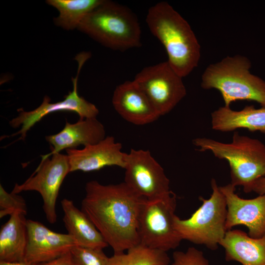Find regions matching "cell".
Here are the masks:
<instances>
[{
  "instance_id": "44dd1931",
  "label": "cell",
  "mask_w": 265,
  "mask_h": 265,
  "mask_svg": "<svg viewBox=\"0 0 265 265\" xmlns=\"http://www.w3.org/2000/svg\"><path fill=\"white\" fill-rule=\"evenodd\" d=\"M103 0H48L59 15L53 18L55 25L67 30L78 28L83 18L97 7Z\"/></svg>"
},
{
  "instance_id": "cb8c5ba5",
  "label": "cell",
  "mask_w": 265,
  "mask_h": 265,
  "mask_svg": "<svg viewBox=\"0 0 265 265\" xmlns=\"http://www.w3.org/2000/svg\"><path fill=\"white\" fill-rule=\"evenodd\" d=\"M0 218L18 212L26 215L27 206L25 200L18 194L8 193L0 185Z\"/></svg>"
},
{
  "instance_id": "4fadbf2b",
  "label": "cell",
  "mask_w": 265,
  "mask_h": 265,
  "mask_svg": "<svg viewBox=\"0 0 265 265\" xmlns=\"http://www.w3.org/2000/svg\"><path fill=\"white\" fill-rule=\"evenodd\" d=\"M27 230L24 260L30 263L38 264L54 260L77 245L69 234L53 231L37 221L27 219Z\"/></svg>"
},
{
  "instance_id": "e0dca14e",
  "label": "cell",
  "mask_w": 265,
  "mask_h": 265,
  "mask_svg": "<svg viewBox=\"0 0 265 265\" xmlns=\"http://www.w3.org/2000/svg\"><path fill=\"white\" fill-rule=\"evenodd\" d=\"M227 261H237L241 265H265V234L252 238L244 231H227L220 243Z\"/></svg>"
},
{
  "instance_id": "d6986e66",
  "label": "cell",
  "mask_w": 265,
  "mask_h": 265,
  "mask_svg": "<svg viewBox=\"0 0 265 265\" xmlns=\"http://www.w3.org/2000/svg\"><path fill=\"white\" fill-rule=\"evenodd\" d=\"M61 205L68 234L74 239L78 246L101 249L108 246L87 215L77 208L72 200L64 198L61 201Z\"/></svg>"
},
{
  "instance_id": "ffe728a7",
  "label": "cell",
  "mask_w": 265,
  "mask_h": 265,
  "mask_svg": "<svg viewBox=\"0 0 265 265\" xmlns=\"http://www.w3.org/2000/svg\"><path fill=\"white\" fill-rule=\"evenodd\" d=\"M26 214L16 212L0 230V261H24L27 242V220Z\"/></svg>"
},
{
  "instance_id": "6da1fadb",
  "label": "cell",
  "mask_w": 265,
  "mask_h": 265,
  "mask_svg": "<svg viewBox=\"0 0 265 265\" xmlns=\"http://www.w3.org/2000/svg\"><path fill=\"white\" fill-rule=\"evenodd\" d=\"M81 210L102 234L114 253L139 244L138 220L146 198L124 182L104 185L97 181L86 184Z\"/></svg>"
},
{
  "instance_id": "30bf717a",
  "label": "cell",
  "mask_w": 265,
  "mask_h": 265,
  "mask_svg": "<svg viewBox=\"0 0 265 265\" xmlns=\"http://www.w3.org/2000/svg\"><path fill=\"white\" fill-rule=\"evenodd\" d=\"M41 159L34 173L23 184H16L12 191L18 194L25 191H36L42 196L43 209L47 221L52 224L57 220L55 210L59 189L70 172L67 155L60 153Z\"/></svg>"
},
{
  "instance_id": "5bb4252c",
  "label": "cell",
  "mask_w": 265,
  "mask_h": 265,
  "mask_svg": "<svg viewBox=\"0 0 265 265\" xmlns=\"http://www.w3.org/2000/svg\"><path fill=\"white\" fill-rule=\"evenodd\" d=\"M122 144L112 136H107L99 142L84 146L82 149L66 150L70 172L97 171L106 166H116L124 169L126 153Z\"/></svg>"
},
{
  "instance_id": "8992f818",
  "label": "cell",
  "mask_w": 265,
  "mask_h": 265,
  "mask_svg": "<svg viewBox=\"0 0 265 265\" xmlns=\"http://www.w3.org/2000/svg\"><path fill=\"white\" fill-rule=\"evenodd\" d=\"M211 185L210 197H199L202 202L200 207L188 218L182 219L176 215L174 223L182 240L215 250L227 232V211L225 198L214 179L211 180Z\"/></svg>"
},
{
  "instance_id": "52a82bcc",
  "label": "cell",
  "mask_w": 265,
  "mask_h": 265,
  "mask_svg": "<svg viewBox=\"0 0 265 265\" xmlns=\"http://www.w3.org/2000/svg\"><path fill=\"white\" fill-rule=\"evenodd\" d=\"M176 205V195L172 191L161 197L145 200L138 220L140 244L166 252L180 245L182 239L174 223Z\"/></svg>"
},
{
  "instance_id": "7c38bea8",
  "label": "cell",
  "mask_w": 265,
  "mask_h": 265,
  "mask_svg": "<svg viewBox=\"0 0 265 265\" xmlns=\"http://www.w3.org/2000/svg\"><path fill=\"white\" fill-rule=\"evenodd\" d=\"M227 205L226 228L244 225L248 229V235L259 238L265 234V194L252 199L240 197L236 187L231 183L219 186Z\"/></svg>"
},
{
  "instance_id": "484cf974",
  "label": "cell",
  "mask_w": 265,
  "mask_h": 265,
  "mask_svg": "<svg viewBox=\"0 0 265 265\" xmlns=\"http://www.w3.org/2000/svg\"><path fill=\"white\" fill-rule=\"evenodd\" d=\"M36 265H76L71 252H69L54 260L36 264Z\"/></svg>"
},
{
  "instance_id": "ba28073f",
  "label": "cell",
  "mask_w": 265,
  "mask_h": 265,
  "mask_svg": "<svg viewBox=\"0 0 265 265\" xmlns=\"http://www.w3.org/2000/svg\"><path fill=\"white\" fill-rule=\"evenodd\" d=\"M182 78L166 61L143 68L133 81L162 116L171 111L186 96Z\"/></svg>"
},
{
  "instance_id": "5b68a950",
  "label": "cell",
  "mask_w": 265,
  "mask_h": 265,
  "mask_svg": "<svg viewBox=\"0 0 265 265\" xmlns=\"http://www.w3.org/2000/svg\"><path fill=\"white\" fill-rule=\"evenodd\" d=\"M77 28L112 50L125 51L141 45V28L136 15L127 7L111 1L103 0Z\"/></svg>"
},
{
  "instance_id": "9a60e30c",
  "label": "cell",
  "mask_w": 265,
  "mask_h": 265,
  "mask_svg": "<svg viewBox=\"0 0 265 265\" xmlns=\"http://www.w3.org/2000/svg\"><path fill=\"white\" fill-rule=\"evenodd\" d=\"M112 105L125 120L136 125H144L161 116L146 94L133 81H126L115 89Z\"/></svg>"
},
{
  "instance_id": "83f0119b",
  "label": "cell",
  "mask_w": 265,
  "mask_h": 265,
  "mask_svg": "<svg viewBox=\"0 0 265 265\" xmlns=\"http://www.w3.org/2000/svg\"><path fill=\"white\" fill-rule=\"evenodd\" d=\"M0 265H36V264L30 263L24 260L12 262L0 261Z\"/></svg>"
},
{
  "instance_id": "603a6c76",
  "label": "cell",
  "mask_w": 265,
  "mask_h": 265,
  "mask_svg": "<svg viewBox=\"0 0 265 265\" xmlns=\"http://www.w3.org/2000/svg\"><path fill=\"white\" fill-rule=\"evenodd\" d=\"M103 249L74 246L70 251L76 265H108Z\"/></svg>"
},
{
  "instance_id": "2e32d148",
  "label": "cell",
  "mask_w": 265,
  "mask_h": 265,
  "mask_svg": "<svg viewBox=\"0 0 265 265\" xmlns=\"http://www.w3.org/2000/svg\"><path fill=\"white\" fill-rule=\"evenodd\" d=\"M106 137L105 127L97 118L79 119L75 123L66 120L61 131L45 136L46 140L50 145L51 152L42 156V159L60 153L63 150L96 144Z\"/></svg>"
},
{
  "instance_id": "d4e9b609",
  "label": "cell",
  "mask_w": 265,
  "mask_h": 265,
  "mask_svg": "<svg viewBox=\"0 0 265 265\" xmlns=\"http://www.w3.org/2000/svg\"><path fill=\"white\" fill-rule=\"evenodd\" d=\"M171 265H211L202 251L190 247L185 251H176L173 253Z\"/></svg>"
},
{
  "instance_id": "7402d4cb",
  "label": "cell",
  "mask_w": 265,
  "mask_h": 265,
  "mask_svg": "<svg viewBox=\"0 0 265 265\" xmlns=\"http://www.w3.org/2000/svg\"><path fill=\"white\" fill-rule=\"evenodd\" d=\"M127 251L114 253L109 257L108 265H169L170 263L167 252L140 244Z\"/></svg>"
},
{
  "instance_id": "ac0fdd59",
  "label": "cell",
  "mask_w": 265,
  "mask_h": 265,
  "mask_svg": "<svg viewBox=\"0 0 265 265\" xmlns=\"http://www.w3.org/2000/svg\"><path fill=\"white\" fill-rule=\"evenodd\" d=\"M211 124L212 130L221 132L245 129L265 133V107L246 106L234 110L224 106L211 113Z\"/></svg>"
},
{
  "instance_id": "277c9868",
  "label": "cell",
  "mask_w": 265,
  "mask_h": 265,
  "mask_svg": "<svg viewBox=\"0 0 265 265\" xmlns=\"http://www.w3.org/2000/svg\"><path fill=\"white\" fill-rule=\"evenodd\" d=\"M200 152L210 151L217 158L226 160L230 169L231 184L251 192L253 184L265 177V145L259 139L234 132L232 141L224 143L207 137L192 140Z\"/></svg>"
},
{
  "instance_id": "9c48e42d",
  "label": "cell",
  "mask_w": 265,
  "mask_h": 265,
  "mask_svg": "<svg viewBox=\"0 0 265 265\" xmlns=\"http://www.w3.org/2000/svg\"><path fill=\"white\" fill-rule=\"evenodd\" d=\"M90 56L88 53H82L77 55L76 59L79 62L78 73L75 78H72L73 90L66 95L63 100L51 103L49 96L44 97L42 104L35 109L26 111L23 108L18 110L19 114L9 121V125L14 129L20 130L12 135H20L19 139L24 140L28 131L45 116L57 111H67L77 113L80 119L97 118L99 113L97 107L79 95L78 80L80 72L85 61Z\"/></svg>"
},
{
  "instance_id": "7a4b0ae2",
  "label": "cell",
  "mask_w": 265,
  "mask_h": 265,
  "mask_svg": "<svg viewBox=\"0 0 265 265\" xmlns=\"http://www.w3.org/2000/svg\"><path fill=\"white\" fill-rule=\"evenodd\" d=\"M146 22L164 46L170 66L181 77L188 75L201 58L200 45L188 23L166 1L149 9Z\"/></svg>"
},
{
  "instance_id": "3957f363",
  "label": "cell",
  "mask_w": 265,
  "mask_h": 265,
  "mask_svg": "<svg viewBox=\"0 0 265 265\" xmlns=\"http://www.w3.org/2000/svg\"><path fill=\"white\" fill-rule=\"evenodd\" d=\"M251 66L245 56H227L206 67L201 86L204 89L217 90L225 106L230 107L237 101H250L265 107V80L251 73Z\"/></svg>"
},
{
  "instance_id": "4316f807",
  "label": "cell",
  "mask_w": 265,
  "mask_h": 265,
  "mask_svg": "<svg viewBox=\"0 0 265 265\" xmlns=\"http://www.w3.org/2000/svg\"><path fill=\"white\" fill-rule=\"evenodd\" d=\"M254 192L258 195L265 194V177L256 181L251 187V192Z\"/></svg>"
},
{
  "instance_id": "8fae6325",
  "label": "cell",
  "mask_w": 265,
  "mask_h": 265,
  "mask_svg": "<svg viewBox=\"0 0 265 265\" xmlns=\"http://www.w3.org/2000/svg\"><path fill=\"white\" fill-rule=\"evenodd\" d=\"M125 161L124 182L139 195L154 199L171 191L163 168L149 150L131 149Z\"/></svg>"
}]
</instances>
